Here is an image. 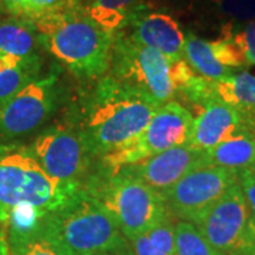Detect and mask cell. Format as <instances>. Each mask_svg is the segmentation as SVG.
Listing matches in <instances>:
<instances>
[{
  "instance_id": "30",
  "label": "cell",
  "mask_w": 255,
  "mask_h": 255,
  "mask_svg": "<svg viewBox=\"0 0 255 255\" xmlns=\"http://www.w3.org/2000/svg\"><path fill=\"white\" fill-rule=\"evenodd\" d=\"M0 255H11L7 238V227L3 223H0Z\"/></svg>"
},
{
  "instance_id": "5",
  "label": "cell",
  "mask_w": 255,
  "mask_h": 255,
  "mask_svg": "<svg viewBox=\"0 0 255 255\" xmlns=\"http://www.w3.org/2000/svg\"><path fill=\"white\" fill-rule=\"evenodd\" d=\"M81 189L110 213L128 240L146 233L169 214L163 194L121 170L100 167Z\"/></svg>"
},
{
  "instance_id": "8",
  "label": "cell",
  "mask_w": 255,
  "mask_h": 255,
  "mask_svg": "<svg viewBox=\"0 0 255 255\" xmlns=\"http://www.w3.org/2000/svg\"><path fill=\"white\" fill-rule=\"evenodd\" d=\"M194 118L180 102L170 101L156 111L143 133L130 145L102 156L101 167L115 172L176 146L189 145Z\"/></svg>"
},
{
  "instance_id": "21",
  "label": "cell",
  "mask_w": 255,
  "mask_h": 255,
  "mask_svg": "<svg viewBox=\"0 0 255 255\" xmlns=\"http://www.w3.org/2000/svg\"><path fill=\"white\" fill-rule=\"evenodd\" d=\"M44 219V217H43ZM41 221L27 228H7L10 254L11 255H64L61 250L47 237Z\"/></svg>"
},
{
  "instance_id": "27",
  "label": "cell",
  "mask_w": 255,
  "mask_h": 255,
  "mask_svg": "<svg viewBox=\"0 0 255 255\" xmlns=\"http://www.w3.org/2000/svg\"><path fill=\"white\" fill-rule=\"evenodd\" d=\"M237 182L241 187V191L246 197L248 209L255 221V167L246 169L237 173Z\"/></svg>"
},
{
  "instance_id": "2",
  "label": "cell",
  "mask_w": 255,
  "mask_h": 255,
  "mask_svg": "<svg viewBox=\"0 0 255 255\" xmlns=\"http://www.w3.org/2000/svg\"><path fill=\"white\" fill-rule=\"evenodd\" d=\"M31 24L40 34L43 48L74 75L95 78L108 71L115 33L94 21L84 7Z\"/></svg>"
},
{
  "instance_id": "29",
  "label": "cell",
  "mask_w": 255,
  "mask_h": 255,
  "mask_svg": "<svg viewBox=\"0 0 255 255\" xmlns=\"http://www.w3.org/2000/svg\"><path fill=\"white\" fill-rule=\"evenodd\" d=\"M30 0H0V4L14 17H23Z\"/></svg>"
},
{
  "instance_id": "15",
  "label": "cell",
  "mask_w": 255,
  "mask_h": 255,
  "mask_svg": "<svg viewBox=\"0 0 255 255\" xmlns=\"http://www.w3.org/2000/svg\"><path fill=\"white\" fill-rule=\"evenodd\" d=\"M204 163L220 166L233 172L255 167V129L240 132L236 136L204 152Z\"/></svg>"
},
{
  "instance_id": "17",
  "label": "cell",
  "mask_w": 255,
  "mask_h": 255,
  "mask_svg": "<svg viewBox=\"0 0 255 255\" xmlns=\"http://www.w3.org/2000/svg\"><path fill=\"white\" fill-rule=\"evenodd\" d=\"M214 94L220 101L228 104L255 128V75L240 71L227 78L213 82Z\"/></svg>"
},
{
  "instance_id": "25",
  "label": "cell",
  "mask_w": 255,
  "mask_h": 255,
  "mask_svg": "<svg viewBox=\"0 0 255 255\" xmlns=\"http://www.w3.org/2000/svg\"><path fill=\"white\" fill-rule=\"evenodd\" d=\"M224 14L238 20L255 18V0H210Z\"/></svg>"
},
{
  "instance_id": "16",
  "label": "cell",
  "mask_w": 255,
  "mask_h": 255,
  "mask_svg": "<svg viewBox=\"0 0 255 255\" xmlns=\"http://www.w3.org/2000/svg\"><path fill=\"white\" fill-rule=\"evenodd\" d=\"M41 48L40 34L30 21L14 16L0 20V54L36 58L41 57Z\"/></svg>"
},
{
  "instance_id": "9",
  "label": "cell",
  "mask_w": 255,
  "mask_h": 255,
  "mask_svg": "<svg viewBox=\"0 0 255 255\" xmlns=\"http://www.w3.org/2000/svg\"><path fill=\"white\" fill-rule=\"evenodd\" d=\"M194 226L220 255H254L255 221L238 182Z\"/></svg>"
},
{
  "instance_id": "12",
  "label": "cell",
  "mask_w": 255,
  "mask_h": 255,
  "mask_svg": "<svg viewBox=\"0 0 255 255\" xmlns=\"http://www.w3.org/2000/svg\"><path fill=\"white\" fill-rule=\"evenodd\" d=\"M204 163V152L190 145L176 146L146 157L135 164L118 169L164 194L194 167Z\"/></svg>"
},
{
  "instance_id": "31",
  "label": "cell",
  "mask_w": 255,
  "mask_h": 255,
  "mask_svg": "<svg viewBox=\"0 0 255 255\" xmlns=\"http://www.w3.org/2000/svg\"><path fill=\"white\" fill-rule=\"evenodd\" d=\"M110 255H135L133 254V251H132V247L130 244L128 243L127 246H124L122 248H119L117 251H114V253H111Z\"/></svg>"
},
{
  "instance_id": "28",
  "label": "cell",
  "mask_w": 255,
  "mask_h": 255,
  "mask_svg": "<svg viewBox=\"0 0 255 255\" xmlns=\"http://www.w3.org/2000/svg\"><path fill=\"white\" fill-rule=\"evenodd\" d=\"M129 244L132 247V251L135 255H170L167 254L160 247L150 241L146 233H142L132 240H129Z\"/></svg>"
},
{
  "instance_id": "24",
  "label": "cell",
  "mask_w": 255,
  "mask_h": 255,
  "mask_svg": "<svg viewBox=\"0 0 255 255\" xmlns=\"http://www.w3.org/2000/svg\"><path fill=\"white\" fill-rule=\"evenodd\" d=\"M210 47L216 60L231 71L248 65L246 55L233 36H226L216 41H210Z\"/></svg>"
},
{
  "instance_id": "4",
  "label": "cell",
  "mask_w": 255,
  "mask_h": 255,
  "mask_svg": "<svg viewBox=\"0 0 255 255\" xmlns=\"http://www.w3.org/2000/svg\"><path fill=\"white\" fill-rule=\"evenodd\" d=\"M80 189L78 184L48 176L27 146L0 145V223L4 226L11 213L21 206L50 213L64 206Z\"/></svg>"
},
{
  "instance_id": "26",
  "label": "cell",
  "mask_w": 255,
  "mask_h": 255,
  "mask_svg": "<svg viewBox=\"0 0 255 255\" xmlns=\"http://www.w3.org/2000/svg\"><path fill=\"white\" fill-rule=\"evenodd\" d=\"M233 37L246 55L247 64L255 65V20L248 23L240 33Z\"/></svg>"
},
{
  "instance_id": "22",
  "label": "cell",
  "mask_w": 255,
  "mask_h": 255,
  "mask_svg": "<svg viewBox=\"0 0 255 255\" xmlns=\"http://www.w3.org/2000/svg\"><path fill=\"white\" fill-rule=\"evenodd\" d=\"M174 255H220L193 223L177 220L174 226Z\"/></svg>"
},
{
  "instance_id": "1",
  "label": "cell",
  "mask_w": 255,
  "mask_h": 255,
  "mask_svg": "<svg viewBox=\"0 0 255 255\" xmlns=\"http://www.w3.org/2000/svg\"><path fill=\"white\" fill-rule=\"evenodd\" d=\"M160 107L150 95L108 74L82 102L75 129L92 157L101 159L135 142Z\"/></svg>"
},
{
  "instance_id": "14",
  "label": "cell",
  "mask_w": 255,
  "mask_h": 255,
  "mask_svg": "<svg viewBox=\"0 0 255 255\" xmlns=\"http://www.w3.org/2000/svg\"><path fill=\"white\" fill-rule=\"evenodd\" d=\"M128 27H132L129 37L133 41L160 51L170 63L183 58L184 34L179 23L169 14L145 11Z\"/></svg>"
},
{
  "instance_id": "7",
  "label": "cell",
  "mask_w": 255,
  "mask_h": 255,
  "mask_svg": "<svg viewBox=\"0 0 255 255\" xmlns=\"http://www.w3.org/2000/svg\"><path fill=\"white\" fill-rule=\"evenodd\" d=\"M63 95L60 68L50 70L46 75H38L28 82L0 107V145L17 143L20 139L38 132L61 105Z\"/></svg>"
},
{
  "instance_id": "11",
  "label": "cell",
  "mask_w": 255,
  "mask_h": 255,
  "mask_svg": "<svg viewBox=\"0 0 255 255\" xmlns=\"http://www.w3.org/2000/svg\"><path fill=\"white\" fill-rule=\"evenodd\" d=\"M237 182V173L220 166L200 164L163 194L173 219L196 224L207 210Z\"/></svg>"
},
{
  "instance_id": "19",
  "label": "cell",
  "mask_w": 255,
  "mask_h": 255,
  "mask_svg": "<svg viewBox=\"0 0 255 255\" xmlns=\"http://www.w3.org/2000/svg\"><path fill=\"white\" fill-rule=\"evenodd\" d=\"M41 57L17 58L0 54V107L40 75Z\"/></svg>"
},
{
  "instance_id": "20",
  "label": "cell",
  "mask_w": 255,
  "mask_h": 255,
  "mask_svg": "<svg viewBox=\"0 0 255 255\" xmlns=\"http://www.w3.org/2000/svg\"><path fill=\"white\" fill-rule=\"evenodd\" d=\"M183 58L194 70V73L210 81H220L233 74L231 70L226 68L216 60L209 41L194 34H187V37H184Z\"/></svg>"
},
{
  "instance_id": "23",
  "label": "cell",
  "mask_w": 255,
  "mask_h": 255,
  "mask_svg": "<svg viewBox=\"0 0 255 255\" xmlns=\"http://www.w3.org/2000/svg\"><path fill=\"white\" fill-rule=\"evenodd\" d=\"M80 0H30L26 13L21 18L30 23L54 14H65L81 9Z\"/></svg>"
},
{
  "instance_id": "18",
  "label": "cell",
  "mask_w": 255,
  "mask_h": 255,
  "mask_svg": "<svg viewBox=\"0 0 255 255\" xmlns=\"http://www.w3.org/2000/svg\"><path fill=\"white\" fill-rule=\"evenodd\" d=\"M149 9L147 0H90L85 11L100 26L119 31Z\"/></svg>"
},
{
  "instance_id": "13",
  "label": "cell",
  "mask_w": 255,
  "mask_h": 255,
  "mask_svg": "<svg viewBox=\"0 0 255 255\" xmlns=\"http://www.w3.org/2000/svg\"><path fill=\"white\" fill-rule=\"evenodd\" d=\"M248 129L255 128L251 127L236 108L216 98L207 102L200 110L197 118H194L189 145L206 152Z\"/></svg>"
},
{
  "instance_id": "10",
  "label": "cell",
  "mask_w": 255,
  "mask_h": 255,
  "mask_svg": "<svg viewBox=\"0 0 255 255\" xmlns=\"http://www.w3.org/2000/svg\"><path fill=\"white\" fill-rule=\"evenodd\" d=\"M27 147L43 170L55 180L82 186L90 176L94 157L75 128H46Z\"/></svg>"
},
{
  "instance_id": "3",
  "label": "cell",
  "mask_w": 255,
  "mask_h": 255,
  "mask_svg": "<svg viewBox=\"0 0 255 255\" xmlns=\"http://www.w3.org/2000/svg\"><path fill=\"white\" fill-rule=\"evenodd\" d=\"M43 230L64 255H110L129 243L114 217L82 189L47 213Z\"/></svg>"
},
{
  "instance_id": "6",
  "label": "cell",
  "mask_w": 255,
  "mask_h": 255,
  "mask_svg": "<svg viewBox=\"0 0 255 255\" xmlns=\"http://www.w3.org/2000/svg\"><path fill=\"white\" fill-rule=\"evenodd\" d=\"M110 70L111 77L150 95L159 105L173 101L176 95L170 61L155 48L133 41L122 30L115 31Z\"/></svg>"
},
{
  "instance_id": "32",
  "label": "cell",
  "mask_w": 255,
  "mask_h": 255,
  "mask_svg": "<svg viewBox=\"0 0 255 255\" xmlns=\"http://www.w3.org/2000/svg\"><path fill=\"white\" fill-rule=\"evenodd\" d=\"M254 255H255V248H254Z\"/></svg>"
}]
</instances>
